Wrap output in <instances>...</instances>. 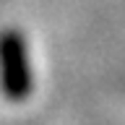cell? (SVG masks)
<instances>
[{
    "label": "cell",
    "mask_w": 125,
    "mask_h": 125,
    "mask_svg": "<svg viewBox=\"0 0 125 125\" xmlns=\"http://www.w3.org/2000/svg\"><path fill=\"white\" fill-rule=\"evenodd\" d=\"M34 89L26 37L18 29L0 31V91L10 102H23Z\"/></svg>",
    "instance_id": "1"
}]
</instances>
